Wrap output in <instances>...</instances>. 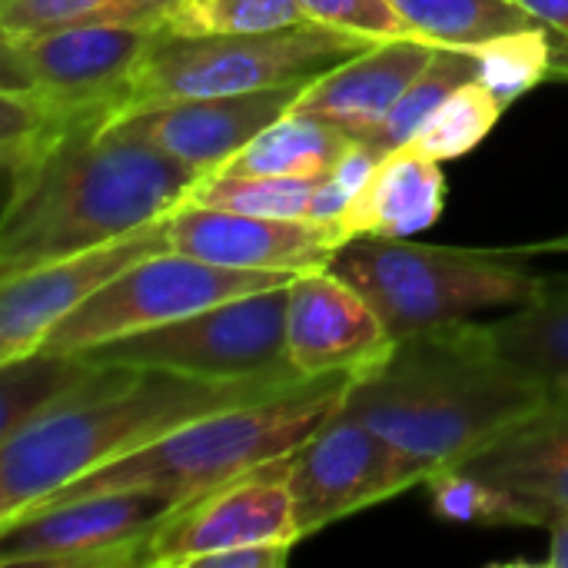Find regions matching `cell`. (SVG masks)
<instances>
[{"mask_svg":"<svg viewBox=\"0 0 568 568\" xmlns=\"http://www.w3.org/2000/svg\"><path fill=\"white\" fill-rule=\"evenodd\" d=\"M546 396L496 349L486 323L466 320L399 336L379 369L349 383L346 409L386 443L403 496L476 456Z\"/></svg>","mask_w":568,"mask_h":568,"instance_id":"6da1fadb","label":"cell"},{"mask_svg":"<svg viewBox=\"0 0 568 568\" xmlns=\"http://www.w3.org/2000/svg\"><path fill=\"white\" fill-rule=\"evenodd\" d=\"M293 386L300 383H210L166 369L93 363V373L53 413L0 439V526L67 483L200 416L246 406Z\"/></svg>","mask_w":568,"mask_h":568,"instance_id":"7a4b0ae2","label":"cell"},{"mask_svg":"<svg viewBox=\"0 0 568 568\" xmlns=\"http://www.w3.org/2000/svg\"><path fill=\"white\" fill-rule=\"evenodd\" d=\"M203 180L163 150L113 133L67 143L0 213V276L103 246L170 216Z\"/></svg>","mask_w":568,"mask_h":568,"instance_id":"3957f363","label":"cell"},{"mask_svg":"<svg viewBox=\"0 0 568 568\" xmlns=\"http://www.w3.org/2000/svg\"><path fill=\"white\" fill-rule=\"evenodd\" d=\"M349 383V376H320L286 393L200 416L163 439L67 483L37 506L100 493H146L176 509L266 459L300 449L346 403Z\"/></svg>","mask_w":568,"mask_h":568,"instance_id":"277c9868","label":"cell"},{"mask_svg":"<svg viewBox=\"0 0 568 568\" xmlns=\"http://www.w3.org/2000/svg\"><path fill=\"white\" fill-rule=\"evenodd\" d=\"M526 256V246L473 250L353 236L339 246L329 270L353 283L399 339L466 323L483 310L532 303L549 276L529 270Z\"/></svg>","mask_w":568,"mask_h":568,"instance_id":"5b68a950","label":"cell"},{"mask_svg":"<svg viewBox=\"0 0 568 568\" xmlns=\"http://www.w3.org/2000/svg\"><path fill=\"white\" fill-rule=\"evenodd\" d=\"M369 47L373 40L366 37L343 33L313 20L263 33L180 37L156 30L130 83L123 116L173 100L310 83Z\"/></svg>","mask_w":568,"mask_h":568,"instance_id":"8992f818","label":"cell"},{"mask_svg":"<svg viewBox=\"0 0 568 568\" xmlns=\"http://www.w3.org/2000/svg\"><path fill=\"white\" fill-rule=\"evenodd\" d=\"M290 286H273L123 336L87 353L97 366L166 369L210 383H303L286 353Z\"/></svg>","mask_w":568,"mask_h":568,"instance_id":"52a82bcc","label":"cell"},{"mask_svg":"<svg viewBox=\"0 0 568 568\" xmlns=\"http://www.w3.org/2000/svg\"><path fill=\"white\" fill-rule=\"evenodd\" d=\"M300 273L286 270H233L216 266L176 250H160L136 260L83 306H77L40 349L47 353H87L93 346L136 336L166 323H176L206 306L226 303L233 296L290 286Z\"/></svg>","mask_w":568,"mask_h":568,"instance_id":"ba28073f","label":"cell"},{"mask_svg":"<svg viewBox=\"0 0 568 568\" xmlns=\"http://www.w3.org/2000/svg\"><path fill=\"white\" fill-rule=\"evenodd\" d=\"M156 27L80 23L0 37V90L47 103L93 130L126 110L130 83Z\"/></svg>","mask_w":568,"mask_h":568,"instance_id":"9c48e42d","label":"cell"},{"mask_svg":"<svg viewBox=\"0 0 568 568\" xmlns=\"http://www.w3.org/2000/svg\"><path fill=\"white\" fill-rule=\"evenodd\" d=\"M170 503L146 493H100L37 506L0 526V566L143 568Z\"/></svg>","mask_w":568,"mask_h":568,"instance_id":"30bf717a","label":"cell"},{"mask_svg":"<svg viewBox=\"0 0 568 568\" xmlns=\"http://www.w3.org/2000/svg\"><path fill=\"white\" fill-rule=\"evenodd\" d=\"M253 542H303L290 496V453L170 509L150 536L143 568H193L203 556Z\"/></svg>","mask_w":568,"mask_h":568,"instance_id":"8fae6325","label":"cell"},{"mask_svg":"<svg viewBox=\"0 0 568 568\" xmlns=\"http://www.w3.org/2000/svg\"><path fill=\"white\" fill-rule=\"evenodd\" d=\"M170 250L166 216L153 220L120 240L90 246L33 270L0 276V363L20 359L43 346V339L93 293L130 270L136 260Z\"/></svg>","mask_w":568,"mask_h":568,"instance_id":"7c38bea8","label":"cell"},{"mask_svg":"<svg viewBox=\"0 0 568 568\" xmlns=\"http://www.w3.org/2000/svg\"><path fill=\"white\" fill-rule=\"evenodd\" d=\"M290 496L303 539L399 496L386 443L343 403L290 453Z\"/></svg>","mask_w":568,"mask_h":568,"instance_id":"4fadbf2b","label":"cell"},{"mask_svg":"<svg viewBox=\"0 0 568 568\" xmlns=\"http://www.w3.org/2000/svg\"><path fill=\"white\" fill-rule=\"evenodd\" d=\"M393 349L396 336L373 303L329 266L306 270L290 283L286 353L303 379H359L379 369Z\"/></svg>","mask_w":568,"mask_h":568,"instance_id":"5bb4252c","label":"cell"},{"mask_svg":"<svg viewBox=\"0 0 568 568\" xmlns=\"http://www.w3.org/2000/svg\"><path fill=\"white\" fill-rule=\"evenodd\" d=\"M310 83H286L273 90L226 93V97L173 100V103L116 116L106 130L143 140L206 176V173H216L226 160H233L246 143H253L270 123L286 116Z\"/></svg>","mask_w":568,"mask_h":568,"instance_id":"9a60e30c","label":"cell"},{"mask_svg":"<svg viewBox=\"0 0 568 568\" xmlns=\"http://www.w3.org/2000/svg\"><path fill=\"white\" fill-rule=\"evenodd\" d=\"M170 250L233 270H326L349 236L333 223L250 216L200 203H180L166 216Z\"/></svg>","mask_w":568,"mask_h":568,"instance_id":"2e32d148","label":"cell"},{"mask_svg":"<svg viewBox=\"0 0 568 568\" xmlns=\"http://www.w3.org/2000/svg\"><path fill=\"white\" fill-rule=\"evenodd\" d=\"M456 469L489 483L513 526L556 529L568 519V389L549 393L526 419L509 426Z\"/></svg>","mask_w":568,"mask_h":568,"instance_id":"e0dca14e","label":"cell"},{"mask_svg":"<svg viewBox=\"0 0 568 568\" xmlns=\"http://www.w3.org/2000/svg\"><path fill=\"white\" fill-rule=\"evenodd\" d=\"M436 50L439 43L419 37L379 40L316 77L293 103V113L320 116L339 126L349 140H363L399 103V97L426 70Z\"/></svg>","mask_w":568,"mask_h":568,"instance_id":"ac0fdd59","label":"cell"},{"mask_svg":"<svg viewBox=\"0 0 568 568\" xmlns=\"http://www.w3.org/2000/svg\"><path fill=\"white\" fill-rule=\"evenodd\" d=\"M446 206L443 163L416 150L413 143L386 153L369 173L366 186L343 216V233L406 240L429 230Z\"/></svg>","mask_w":568,"mask_h":568,"instance_id":"d6986e66","label":"cell"},{"mask_svg":"<svg viewBox=\"0 0 568 568\" xmlns=\"http://www.w3.org/2000/svg\"><path fill=\"white\" fill-rule=\"evenodd\" d=\"M496 349L549 393L568 389V273L549 276L542 293L506 320L486 323Z\"/></svg>","mask_w":568,"mask_h":568,"instance_id":"ffe728a7","label":"cell"},{"mask_svg":"<svg viewBox=\"0 0 568 568\" xmlns=\"http://www.w3.org/2000/svg\"><path fill=\"white\" fill-rule=\"evenodd\" d=\"M353 140L306 113H286L270 123L253 143H246L233 160L216 173H246V176H293V180H323Z\"/></svg>","mask_w":568,"mask_h":568,"instance_id":"44dd1931","label":"cell"},{"mask_svg":"<svg viewBox=\"0 0 568 568\" xmlns=\"http://www.w3.org/2000/svg\"><path fill=\"white\" fill-rule=\"evenodd\" d=\"M90 373V359L47 349L0 363V439L53 413Z\"/></svg>","mask_w":568,"mask_h":568,"instance_id":"7402d4cb","label":"cell"},{"mask_svg":"<svg viewBox=\"0 0 568 568\" xmlns=\"http://www.w3.org/2000/svg\"><path fill=\"white\" fill-rule=\"evenodd\" d=\"M409 27L439 47H479L486 40L549 27L519 0H389Z\"/></svg>","mask_w":568,"mask_h":568,"instance_id":"603a6c76","label":"cell"},{"mask_svg":"<svg viewBox=\"0 0 568 568\" xmlns=\"http://www.w3.org/2000/svg\"><path fill=\"white\" fill-rule=\"evenodd\" d=\"M479 77L476 50L466 47H439L436 57L426 63V70L409 83V90L399 97V103L383 116L379 126H373L359 143L376 150L379 156L413 143L416 130L429 120V113L459 87L473 83Z\"/></svg>","mask_w":568,"mask_h":568,"instance_id":"cb8c5ba5","label":"cell"},{"mask_svg":"<svg viewBox=\"0 0 568 568\" xmlns=\"http://www.w3.org/2000/svg\"><path fill=\"white\" fill-rule=\"evenodd\" d=\"M320 180H293V176H246V173H206L186 203L273 216V220H313Z\"/></svg>","mask_w":568,"mask_h":568,"instance_id":"d4e9b609","label":"cell"},{"mask_svg":"<svg viewBox=\"0 0 568 568\" xmlns=\"http://www.w3.org/2000/svg\"><path fill=\"white\" fill-rule=\"evenodd\" d=\"M173 0H0V37H30L80 23L156 27Z\"/></svg>","mask_w":568,"mask_h":568,"instance_id":"484cf974","label":"cell"},{"mask_svg":"<svg viewBox=\"0 0 568 568\" xmlns=\"http://www.w3.org/2000/svg\"><path fill=\"white\" fill-rule=\"evenodd\" d=\"M503 113H506V103L489 87L473 80V83L459 87L456 93H449L429 113V120L416 130L413 146L439 163L466 156L493 133V126L499 123Z\"/></svg>","mask_w":568,"mask_h":568,"instance_id":"4316f807","label":"cell"},{"mask_svg":"<svg viewBox=\"0 0 568 568\" xmlns=\"http://www.w3.org/2000/svg\"><path fill=\"white\" fill-rule=\"evenodd\" d=\"M300 0H173L156 23L160 33H263L303 23Z\"/></svg>","mask_w":568,"mask_h":568,"instance_id":"83f0119b","label":"cell"},{"mask_svg":"<svg viewBox=\"0 0 568 568\" xmlns=\"http://www.w3.org/2000/svg\"><path fill=\"white\" fill-rule=\"evenodd\" d=\"M433 493V509L446 523H466V526H513L509 503L483 479H476L466 469H443L429 483Z\"/></svg>","mask_w":568,"mask_h":568,"instance_id":"f1b7e54d","label":"cell"},{"mask_svg":"<svg viewBox=\"0 0 568 568\" xmlns=\"http://www.w3.org/2000/svg\"><path fill=\"white\" fill-rule=\"evenodd\" d=\"M300 7H303L306 20L343 30V33L366 37L373 43L399 40V37H419L409 27V20L389 0H300Z\"/></svg>","mask_w":568,"mask_h":568,"instance_id":"f546056e","label":"cell"},{"mask_svg":"<svg viewBox=\"0 0 568 568\" xmlns=\"http://www.w3.org/2000/svg\"><path fill=\"white\" fill-rule=\"evenodd\" d=\"M293 549L296 542H253L216 556H203L193 568H283L290 562Z\"/></svg>","mask_w":568,"mask_h":568,"instance_id":"4dcf8cb0","label":"cell"},{"mask_svg":"<svg viewBox=\"0 0 568 568\" xmlns=\"http://www.w3.org/2000/svg\"><path fill=\"white\" fill-rule=\"evenodd\" d=\"M532 17H539L542 23L556 27L559 33L568 37V0H519Z\"/></svg>","mask_w":568,"mask_h":568,"instance_id":"1f68e13d","label":"cell"},{"mask_svg":"<svg viewBox=\"0 0 568 568\" xmlns=\"http://www.w3.org/2000/svg\"><path fill=\"white\" fill-rule=\"evenodd\" d=\"M552 539H549V552L542 559V566L549 568H568V519L559 523L556 529H549Z\"/></svg>","mask_w":568,"mask_h":568,"instance_id":"d6a6232c","label":"cell"},{"mask_svg":"<svg viewBox=\"0 0 568 568\" xmlns=\"http://www.w3.org/2000/svg\"><path fill=\"white\" fill-rule=\"evenodd\" d=\"M526 250H529V256H536V253H568V233L566 236H556V240H549V243L526 246Z\"/></svg>","mask_w":568,"mask_h":568,"instance_id":"836d02e7","label":"cell"}]
</instances>
